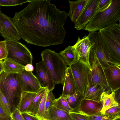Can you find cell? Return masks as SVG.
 Segmentation results:
<instances>
[{"mask_svg":"<svg viewBox=\"0 0 120 120\" xmlns=\"http://www.w3.org/2000/svg\"><path fill=\"white\" fill-rule=\"evenodd\" d=\"M102 105L101 101L98 102L83 98L77 109L72 111L88 115H101Z\"/></svg>","mask_w":120,"mask_h":120,"instance_id":"obj_16","label":"cell"},{"mask_svg":"<svg viewBox=\"0 0 120 120\" xmlns=\"http://www.w3.org/2000/svg\"><path fill=\"white\" fill-rule=\"evenodd\" d=\"M80 113L84 116L89 120H115L120 118V116L112 117L105 115H88Z\"/></svg>","mask_w":120,"mask_h":120,"instance_id":"obj_31","label":"cell"},{"mask_svg":"<svg viewBox=\"0 0 120 120\" xmlns=\"http://www.w3.org/2000/svg\"><path fill=\"white\" fill-rule=\"evenodd\" d=\"M59 54L63 59L67 66L69 67L79 60L72 46L69 45Z\"/></svg>","mask_w":120,"mask_h":120,"instance_id":"obj_24","label":"cell"},{"mask_svg":"<svg viewBox=\"0 0 120 120\" xmlns=\"http://www.w3.org/2000/svg\"><path fill=\"white\" fill-rule=\"evenodd\" d=\"M120 66L112 64L103 68L106 80L111 92L120 88Z\"/></svg>","mask_w":120,"mask_h":120,"instance_id":"obj_14","label":"cell"},{"mask_svg":"<svg viewBox=\"0 0 120 120\" xmlns=\"http://www.w3.org/2000/svg\"><path fill=\"white\" fill-rule=\"evenodd\" d=\"M98 32L109 54L111 62L113 64L120 66V44L108 30L103 28Z\"/></svg>","mask_w":120,"mask_h":120,"instance_id":"obj_9","label":"cell"},{"mask_svg":"<svg viewBox=\"0 0 120 120\" xmlns=\"http://www.w3.org/2000/svg\"><path fill=\"white\" fill-rule=\"evenodd\" d=\"M100 0H88L81 14L74 23V28L78 30H85L86 24L93 18Z\"/></svg>","mask_w":120,"mask_h":120,"instance_id":"obj_13","label":"cell"},{"mask_svg":"<svg viewBox=\"0 0 120 120\" xmlns=\"http://www.w3.org/2000/svg\"><path fill=\"white\" fill-rule=\"evenodd\" d=\"M46 120H73L69 112L57 108L54 105L51 106L47 112Z\"/></svg>","mask_w":120,"mask_h":120,"instance_id":"obj_21","label":"cell"},{"mask_svg":"<svg viewBox=\"0 0 120 120\" xmlns=\"http://www.w3.org/2000/svg\"><path fill=\"white\" fill-rule=\"evenodd\" d=\"M69 114L73 120H89L84 116L77 112L71 111Z\"/></svg>","mask_w":120,"mask_h":120,"instance_id":"obj_37","label":"cell"},{"mask_svg":"<svg viewBox=\"0 0 120 120\" xmlns=\"http://www.w3.org/2000/svg\"><path fill=\"white\" fill-rule=\"evenodd\" d=\"M92 45L88 35L85 36L82 39L79 36L75 44L72 46L79 60L86 65L90 69L89 62L90 51Z\"/></svg>","mask_w":120,"mask_h":120,"instance_id":"obj_12","label":"cell"},{"mask_svg":"<svg viewBox=\"0 0 120 120\" xmlns=\"http://www.w3.org/2000/svg\"><path fill=\"white\" fill-rule=\"evenodd\" d=\"M53 105L58 109L68 112L73 110V109L69 106L66 98L61 95L58 98L56 99Z\"/></svg>","mask_w":120,"mask_h":120,"instance_id":"obj_28","label":"cell"},{"mask_svg":"<svg viewBox=\"0 0 120 120\" xmlns=\"http://www.w3.org/2000/svg\"><path fill=\"white\" fill-rule=\"evenodd\" d=\"M0 34L5 41H19L21 39L13 18L0 12Z\"/></svg>","mask_w":120,"mask_h":120,"instance_id":"obj_10","label":"cell"},{"mask_svg":"<svg viewBox=\"0 0 120 120\" xmlns=\"http://www.w3.org/2000/svg\"><path fill=\"white\" fill-rule=\"evenodd\" d=\"M43 62L53 81L56 84H62L68 67L59 53L47 49L41 53Z\"/></svg>","mask_w":120,"mask_h":120,"instance_id":"obj_4","label":"cell"},{"mask_svg":"<svg viewBox=\"0 0 120 120\" xmlns=\"http://www.w3.org/2000/svg\"><path fill=\"white\" fill-rule=\"evenodd\" d=\"M11 117L15 120H25L21 113L17 109L12 113Z\"/></svg>","mask_w":120,"mask_h":120,"instance_id":"obj_38","label":"cell"},{"mask_svg":"<svg viewBox=\"0 0 120 120\" xmlns=\"http://www.w3.org/2000/svg\"><path fill=\"white\" fill-rule=\"evenodd\" d=\"M120 19V0H112L110 6L101 12L95 13L85 26V30L90 32L98 31L116 23Z\"/></svg>","mask_w":120,"mask_h":120,"instance_id":"obj_2","label":"cell"},{"mask_svg":"<svg viewBox=\"0 0 120 120\" xmlns=\"http://www.w3.org/2000/svg\"><path fill=\"white\" fill-rule=\"evenodd\" d=\"M56 99L52 91H49L47 94L45 102V117L47 112L50 108L53 105L54 102Z\"/></svg>","mask_w":120,"mask_h":120,"instance_id":"obj_34","label":"cell"},{"mask_svg":"<svg viewBox=\"0 0 120 120\" xmlns=\"http://www.w3.org/2000/svg\"><path fill=\"white\" fill-rule=\"evenodd\" d=\"M112 0H100L95 13L101 12L108 9L111 5Z\"/></svg>","mask_w":120,"mask_h":120,"instance_id":"obj_33","label":"cell"},{"mask_svg":"<svg viewBox=\"0 0 120 120\" xmlns=\"http://www.w3.org/2000/svg\"><path fill=\"white\" fill-rule=\"evenodd\" d=\"M5 41L8 52L7 58L24 66L28 64H32L33 58L31 53L25 45L17 41Z\"/></svg>","mask_w":120,"mask_h":120,"instance_id":"obj_5","label":"cell"},{"mask_svg":"<svg viewBox=\"0 0 120 120\" xmlns=\"http://www.w3.org/2000/svg\"><path fill=\"white\" fill-rule=\"evenodd\" d=\"M92 46L89 57L90 70L88 85L98 84L110 91L106 80L103 67L99 61Z\"/></svg>","mask_w":120,"mask_h":120,"instance_id":"obj_7","label":"cell"},{"mask_svg":"<svg viewBox=\"0 0 120 120\" xmlns=\"http://www.w3.org/2000/svg\"><path fill=\"white\" fill-rule=\"evenodd\" d=\"M11 117L8 115L0 106V120H11Z\"/></svg>","mask_w":120,"mask_h":120,"instance_id":"obj_39","label":"cell"},{"mask_svg":"<svg viewBox=\"0 0 120 120\" xmlns=\"http://www.w3.org/2000/svg\"><path fill=\"white\" fill-rule=\"evenodd\" d=\"M84 98L83 95L79 91H76L74 94L67 98L66 99L70 107L73 109V111L77 109L81 100Z\"/></svg>","mask_w":120,"mask_h":120,"instance_id":"obj_26","label":"cell"},{"mask_svg":"<svg viewBox=\"0 0 120 120\" xmlns=\"http://www.w3.org/2000/svg\"><path fill=\"white\" fill-rule=\"evenodd\" d=\"M104 115L112 117L120 116V105L114 106L108 109L106 111Z\"/></svg>","mask_w":120,"mask_h":120,"instance_id":"obj_35","label":"cell"},{"mask_svg":"<svg viewBox=\"0 0 120 120\" xmlns=\"http://www.w3.org/2000/svg\"><path fill=\"white\" fill-rule=\"evenodd\" d=\"M0 90L8 100L12 113L17 109L22 92L17 73L3 72L0 74Z\"/></svg>","mask_w":120,"mask_h":120,"instance_id":"obj_3","label":"cell"},{"mask_svg":"<svg viewBox=\"0 0 120 120\" xmlns=\"http://www.w3.org/2000/svg\"><path fill=\"white\" fill-rule=\"evenodd\" d=\"M88 0H79L74 1L68 0L70 10L68 13L72 22L75 23L84 9Z\"/></svg>","mask_w":120,"mask_h":120,"instance_id":"obj_18","label":"cell"},{"mask_svg":"<svg viewBox=\"0 0 120 120\" xmlns=\"http://www.w3.org/2000/svg\"><path fill=\"white\" fill-rule=\"evenodd\" d=\"M48 87H45L44 93L40 102L38 109L36 115L39 120H46L45 117V102L48 91Z\"/></svg>","mask_w":120,"mask_h":120,"instance_id":"obj_27","label":"cell"},{"mask_svg":"<svg viewBox=\"0 0 120 120\" xmlns=\"http://www.w3.org/2000/svg\"><path fill=\"white\" fill-rule=\"evenodd\" d=\"M11 120H15L14 119H13L12 118V117H11Z\"/></svg>","mask_w":120,"mask_h":120,"instance_id":"obj_43","label":"cell"},{"mask_svg":"<svg viewBox=\"0 0 120 120\" xmlns=\"http://www.w3.org/2000/svg\"><path fill=\"white\" fill-rule=\"evenodd\" d=\"M115 120H120V118H118Z\"/></svg>","mask_w":120,"mask_h":120,"instance_id":"obj_44","label":"cell"},{"mask_svg":"<svg viewBox=\"0 0 120 120\" xmlns=\"http://www.w3.org/2000/svg\"><path fill=\"white\" fill-rule=\"evenodd\" d=\"M115 92L106 90L102 93L100 98L102 107L100 111L102 115H104L106 110L114 106L120 105L115 99Z\"/></svg>","mask_w":120,"mask_h":120,"instance_id":"obj_19","label":"cell"},{"mask_svg":"<svg viewBox=\"0 0 120 120\" xmlns=\"http://www.w3.org/2000/svg\"><path fill=\"white\" fill-rule=\"evenodd\" d=\"M62 93L61 96L66 98L76 91L75 85L70 68L68 67L66 71L63 83Z\"/></svg>","mask_w":120,"mask_h":120,"instance_id":"obj_17","label":"cell"},{"mask_svg":"<svg viewBox=\"0 0 120 120\" xmlns=\"http://www.w3.org/2000/svg\"><path fill=\"white\" fill-rule=\"evenodd\" d=\"M75 81L76 91L84 95L89 84L90 69L79 60L69 67Z\"/></svg>","mask_w":120,"mask_h":120,"instance_id":"obj_6","label":"cell"},{"mask_svg":"<svg viewBox=\"0 0 120 120\" xmlns=\"http://www.w3.org/2000/svg\"><path fill=\"white\" fill-rule=\"evenodd\" d=\"M107 90L98 84L88 85L84 95V98L87 100L100 102L102 93Z\"/></svg>","mask_w":120,"mask_h":120,"instance_id":"obj_20","label":"cell"},{"mask_svg":"<svg viewBox=\"0 0 120 120\" xmlns=\"http://www.w3.org/2000/svg\"><path fill=\"white\" fill-rule=\"evenodd\" d=\"M3 62L2 60H0V74L4 71Z\"/></svg>","mask_w":120,"mask_h":120,"instance_id":"obj_42","label":"cell"},{"mask_svg":"<svg viewBox=\"0 0 120 120\" xmlns=\"http://www.w3.org/2000/svg\"><path fill=\"white\" fill-rule=\"evenodd\" d=\"M37 93L22 92L17 108V109L21 113L26 112Z\"/></svg>","mask_w":120,"mask_h":120,"instance_id":"obj_22","label":"cell"},{"mask_svg":"<svg viewBox=\"0 0 120 120\" xmlns=\"http://www.w3.org/2000/svg\"><path fill=\"white\" fill-rule=\"evenodd\" d=\"M4 71L7 73H18L24 69L25 66L8 58L3 62Z\"/></svg>","mask_w":120,"mask_h":120,"instance_id":"obj_23","label":"cell"},{"mask_svg":"<svg viewBox=\"0 0 120 120\" xmlns=\"http://www.w3.org/2000/svg\"><path fill=\"white\" fill-rule=\"evenodd\" d=\"M25 120H39L35 116L26 112L21 113Z\"/></svg>","mask_w":120,"mask_h":120,"instance_id":"obj_40","label":"cell"},{"mask_svg":"<svg viewBox=\"0 0 120 120\" xmlns=\"http://www.w3.org/2000/svg\"><path fill=\"white\" fill-rule=\"evenodd\" d=\"M45 89V88L43 87L38 93L37 95L25 112L36 116Z\"/></svg>","mask_w":120,"mask_h":120,"instance_id":"obj_25","label":"cell"},{"mask_svg":"<svg viewBox=\"0 0 120 120\" xmlns=\"http://www.w3.org/2000/svg\"><path fill=\"white\" fill-rule=\"evenodd\" d=\"M36 77L39 82L44 87L52 91L56 84L53 81L42 60L36 64Z\"/></svg>","mask_w":120,"mask_h":120,"instance_id":"obj_15","label":"cell"},{"mask_svg":"<svg viewBox=\"0 0 120 120\" xmlns=\"http://www.w3.org/2000/svg\"><path fill=\"white\" fill-rule=\"evenodd\" d=\"M88 36L92 44V47L103 68L114 64L111 62L109 54L98 32H90Z\"/></svg>","mask_w":120,"mask_h":120,"instance_id":"obj_8","label":"cell"},{"mask_svg":"<svg viewBox=\"0 0 120 120\" xmlns=\"http://www.w3.org/2000/svg\"><path fill=\"white\" fill-rule=\"evenodd\" d=\"M17 73L22 92L37 93L42 88L32 72L26 71L24 69Z\"/></svg>","mask_w":120,"mask_h":120,"instance_id":"obj_11","label":"cell"},{"mask_svg":"<svg viewBox=\"0 0 120 120\" xmlns=\"http://www.w3.org/2000/svg\"><path fill=\"white\" fill-rule=\"evenodd\" d=\"M24 69L26 71L32 72L34 70V67L32 64H28L25 66Z\"/></svg>","mask_w":120,"mask_h":120,"instance_id":"obj_41","label":"cell"},{"mask_svg":"<svg viewBox=\"0 0 120 120\" xmlns=\"http://www.w3.org/2000/svg\"></svg>","mask_w":120,"mask_h":120,"instance_id":"obj_45","label":"cell"},{"mask_svg":"<svg viewBox=\"0 0 120 120\" xmlns=\"http://www.w3.org/2000/svg\"><path fill=\"white\" fill-rule=\"evenodd\" d=\"M0 106L8 115L11 116L12 113L9 103L0 90Z\"/></svg>","mask_w":120,"mask_h":120,"instance_id":"obj_30","label":"cell"},{"mask_svg":"<svg viewBox=\"0 0 120 120\" xmlns=\"http://www.w3.org/2000/svg\"><path fill=\"white\" fill-rule=\"evenodd\" d=\"M7 54L5 41H0V60L6 58Z\"/></svg>","mask_w":120,"mask_h":120,"instance_id":"obj_36","label":"cell"},{"mask_svg":"<svg viewBox=\"0 0 120 120\" xmlns=\"http://www.w3.org/2000/svg\"><path fill=\"white\" fill-rule=\"evenodd\" d=\"M30 0H0V6H12L22 5Z\"/></svg>","mask_w":120,"mask_h":120,"instance_id":"obj_32","label":"cell"},{"mask_svg":"<svg viewBox=\"0 0 120 120\" xmlns=\"http://www.w3.org/2000/svg\"><path fill=\"white\" fill-rule=\"evenodd\" d=\"M50 1L30 0L27 6L15 13L13 18L21 38L27 43L46 47L63 43L68 13Z\"/></svg>","mask_w":120,"mask_h":120,"instance_id":"obj_1","label":"cell"},{"mask_svg":"<svg viewBox=\"0 0 120 120\" xmlns=\"http://www.w3.org/2000/svg\"><path fill=\"white\" fill-rule=\"evenodd\" d=\"M108 30L116 41L120 44V26L116 23L108 26L104 28Z\"/></svg>","mask_w":120,"mask_h":120,"instance_id":"obj_29","label":"cell"}]
</instances>
